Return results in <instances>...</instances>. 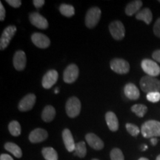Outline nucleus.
Here are the masks:
<instances>
[{
    "label": "nucleus",
    "mask_w": 160,
    "mask_h": 160,
    "mask_svg": "<svg viewBox=\"0 0 160 160\" xmlns=\"http://www.w3.org/2000/svg\"><path fill=\"white\" fill-rule=\"evenodd\" d=\"M59 74L56 70H50L43 76L42 84L44 88L49 89L57 83Z\"/></svg>",
    "instance_id": "nucleus-12"
},
{
    "label": "nucleus",
    "mask_w": 160,
    "mask_h": 160,
    "mask_svg": "<svg viewBox=\"0 0 160 160\" xmlns=\"http://www.w3.org/2000/svg\"><path fill=\"white\" fill-rule=\"evenodd\" d=\"M48 133L42 128H36L29 134V140L32 143H39L47 139Z\"/></svg>",
    "instance_id": "nucleus-15"
},
{
    "label": "nucleus",
    "mask_w": 160,
    "mask_h": 160,
    "mask_svg": "<svg viewBox=\"0 0 160 160\" xmlns=\"http://www.w3.org/2000/svg\"><path fill=\"white\" fill-rule=\"evenodd\" d=\"M5 148L10 153H11L15 157L21 158L22 156V150L17 144L13 142H7L5 145Z\"/></svg>",
    "instance_id": "nucleus-23"
},
{
    "label": "nucleus",
    "mask_w": 160,
    "mask_h": 160,
    "mask_svg": "<svg viewBox=\"0 0 160 160\" xmlns=\"http://www.w3.org/2000/svg\"><path fill=\"white\" fill-rule=\"evenodd\" d=\"M6 2L15 8H18L22 5V1L20 0H6Z\"/></svg>",
    "instance_id": "nucleus-33"
},
{
    "label": "nucleus",
    "mask_w": 160,
    "mask_h": 160,
    "mask_svg": "<svg viewBox=\"0 0 160 160\" xmlns=\"http://www.w3.org/2000/svg\"><path fill=\"white\" fill-rule=\"evenodd\" d=\"M31 40L37 47L42 49L47 48L51 45V40L49 38L41 33H33L31 36Z\"/></svg>",
    "instance_id": "nucleus-13"
},
{
    "label": "nucleus",
    "mask_w": 160,
    "mask_h": 160,
    "mask_svg": "<svg viewBox=\"0 0 160 160\" xmlns=\"http://www.w3.org/2000/svg\"><path fill=\"white\" fill-rule=\"evenodd\" d=\"M146 98L151 102H158L160 100V93L159 92H152V93H147Z\"/></svg>",
    "instance_id": "nucleus-31"
},
{
    "label": "nucleus",
    "mask_w": 160,
    "mask_h": 160,
    "mask_svg": "<svg viewBox=\"0 0 160 160\" xmlns=\"http://www.w3.org/2000/svg\"><path fill=\"white\" fill-rule=\"evenodd\" d=\"M79 68L75 64H71L66 68L63 73V80L65 83H73L79 77Z\"/></svg>",
    "instance_id": "nucleus-9"
},
{
    "label": "nucleus",
    "mask_w": 160,
    "mask_h": 160,
    "mask_svg": "<svg viewBox=\"0 0 160 160\" xmlns=\"http://www.w3.org/2000/svg\"><path fill=\"white\" fill-rule=\"evenodd\" d=\"M56 116V110L52 105H47L44 108L42 112V119L45 122L53 121Z\"/></svg>",
    "instance_id": "nucleus-21"
},
{
    "label": "nucleus",
    "mask_w": 160,
    "mask_h": 160,
    "mask_svg": "<svg viewBox=\"0 0 160 160\" xmlns=\"http://www.w3.org/2000/svg\"><path fill=\"white\" fill-rule=\"evenodd\" d=\"M110 33L116 40H122L125 37V28L122 22L119 20L112 22L109 25Z\"/></svg>",
    "instance_id": "nucleus-8"
},
{
    "label": "nucleus",
    "mask_w": 160,
    "mask_h": 160,
    "mask_svg": "<svg viewBox=\"0 0 160 160\" xmlns=\"http://www.w3.org/2000/svg\"><path fill=\"white\" fill-rule=\"evenodd\" d=\"M111 68L115 73L119 74H126L130 71V65L127 61L123 59L115 58L110 62Z\"/></svg>",
    "instance_id": "nucleus-7"
},
{
    "label": "nucleus",
    "mask_w": 160,
    "mask_h": 160,
    "mask_svg": "<svg viewBox=\"0 0 160 160\" xmlns=\"http://www.w3.org/2000/svg\"><path fill=\"white\" fill-rule=\"evenodd\" d=\"M62 139L67 151L68 152L74 151L76 144L74 142V139H73L71 132L69 129L65 128L62 131Z\"/></svg>",
    "instance_id": "nucleus-17"
},
{
    "label": "nucleus",
    "mask_w": 160,
    "mask_h": 160,
    "mask_svg": "<svg viewBox=\"0 0 160 160\" xmlns=\"http://www.w3.org/2000/svg\"><path fill=\"white\" fill-rule=\"evenodd\" d=\"M59 11L66 17H73L75 13V9L73 6L68 4H62L59 7Z\"/></svg>",
    "instance_id": "nucleus-25"
},
{
    "label": "nucleus",
    "mask_w": 160,
    "mask_h": 160,
    "mask_svg": "<svg viewBox=\"0 0 160 160\" xmlns=\"http://www.w3.org/2000/svg\"><path fill=\"white\" fill-rule=\"evenodd\" d=\"M43 157L45 160H58L57 152L53 148L47 147L44 148L42 151Z\"/></svg>",
    "instance_id": "nucleus-24"
},
{
    "label": "nucleus",
    "mask_w": 160,
    "mask_h": 160,
    "mask_svg": "<svg viewBox=\"0 0 160 160\" xmlns=\"http://www.w3.org/2000/svg\"><path fill=\"white\" fill-rule=\"evenodd\" d=\"M0 160H13V159L8 154L2 153V154L0 156Z\"/></svg>",
    "instance_id": "nucleus-37"
},
{
    "label": "nucleus",
    "mask_w": 160,
    "mask_h": 160,
    "mask_svg": "<svg viewBox=\"0 0 160 160\" xmlns=\"http://www.w3.org/2000/svg\"><path fill=\"white\" fill-rule=\"evenodd\" d=\"M142 6V2L140 0L131 2L125 8V13L129 17L137 14L140 11V8Z\"/></svg>",
    "instance_id": "nucleus-20"
},
{
    "label": "nucleus",
    "mask_w": 160,
    "mask_h": 160,
    "mask_svg": "<svg viewBox=\"0 0 160 160\" xmlns=\"http://www.w3.org/2000/svg\"><path fill=\"white\" fill-rule=\"evenodd\" d=\"M139 85L141 89L147 93L152 92L160 93V80L155 77L145 76L140 80Z\"/></svg>",
    "instance_id": "nucleus-2"
},
{
    "label": "nucleus",
    "mask_w": 160,
    "mask_h": 160,
    "mask_svg": "<svg viewBox=\"0 0 160 160\" xmlns=\"http://www.w3.org/2000/svg\"><path fill=\"white\" fill-rule=\"evenodd\" d=\"M36 100H37V97H36L35 94L29 93L21 99L19 105H18V108L22 112L31 111L35 105Z\"/></svg>",
    "instance_id": "nucleus-10"
},
{
    "label": "nucleus",
    "mask_w": 160,
    "mask_h": 160,
    "mask_svg": "<svg viewBox=\"0 0 160 160\" xmlns=\"http://www.w3.org/2000/svg\"><path fill=\"white\" fill-rule=\"evenodd\" d=\"M158 141H159V140H158L157 138H156V137L151 138V143L153 146H155L156 145H157V144L158 143Z\"/></svg>",
    "instance_id": "nucleus-38"
},
{
    "label": "nucleus",
    "mask_w": 160,
    "mask_h": 160,
    "mask_svg": "<svg viewBox=\"0 0 160 160\" xmlns=\"http://www.w3.org/2000/svg\"><path fill=\"white\" fill-rule=\"evenodd\" d=\"M54 93H59V88H56L55 91H54Z\"/></svg>",
    "instance_id": "nucleus-41"
},
{
    "label": "nucleus",
    "mask_w": 160,
    "mask_h": 160,
    "mask_svg": "<svg viewBox=\"0 0 160 160\" xmlns=\"http://www.w3.org/2000/svg\"><path fill=\"white\" fill-rule=\"evenodd\" d=\"M5 14L6 12L5 8H4L2 3L0 2V20L1 21H4V19L5 18Z\"/></svg>",
    "instance_id": "nucleus-34"
},
{
    "label": "nucleus",
    "mask_w": 160,
    "mask_h": 160,
    "mask_svg": "<svg viewBox=\"0 0 160 160\" xmlns=\"http://www.w3.org/2000/svg\"><path fill=\"white\" fill-rule=\"evenodd\" d=\"M153 32L157 37L160 38V18H159L153 25Z\"/></svg>",
    "instance_id": "nucleus-32"
},
{
    "label": "nucleus",
    "mask_w": 160,
    "mask_h": 160,
    "mask_svg": "<svg viewBox=\"0 0 160 160\" xmlns=\"http://www.w3.org/2000/svg\"><path fill=\"white\" fill-rule=\"evenodd\" d=\"M33 5H34L37 9H39L45 5V1H44V0H33Z\"/></svg>",
    "instance_id": "nucleus-35"
},
{
    "label": "nucleus",
    "mask_w": 160,
    "mask_h": 160,
    "mask_svg": "<svg viewBox=\"0 0 160 160\" xmlns=\"http://www.w3.org/2000/svg\"><path fill=\"white\" fill-rule=\"evenodd\" d=\"M126 130H127L128 132L133 137H137L138 134L139 133L140 130L139 127L137 126L134 124L132 123H127L125 125Z\"/></svg>",
    "instance_id": "nucleus-29"
},
{
    "label": "nucleus",
    "mask_w": 160,
    "mask_h": 160,
    "mask_svg": "<svg viewBox=\"0 0 160 160\" xmlns=\"http://www.w3.org/2000/svg\"><path fill=\"white\" fill-rule=\"evenodd\" d=\"M105 120L108 128L111 131H117L119 129V121L113 112L108 111L105 114Z\"/></svg>",
    "instance_id": "nucleus-19"
},
{
    "label": "nucleus",
    "mask_w": 160,
    "mask_h": 160,
    "mask_svg": "<svg viewBox=\"0 0 160 160\" xmlns=\"http://www.w3.org/2000/svg\"><path fill=\"white\" fill-rule=\"evenodd\" d=\"M8 130L11 134L13 136V137H18V136L21 134V125L16 120H13V121H12L9 123Z\"/></svg>",
    "instance_id": "nucleus-27"
},
{
    "label": "nucleus",
    "mask_w": 160,
    "mask_h": 160,
    "mask_svg": "<svg viewBox=\"0 0 160 160\" xmlns=\"http://www.w3.org/2000/svg\"><path fill=\"white\" fill-rule=\"evenodd\" d=\"M29 19L31 23L37 28L41 30L47 29L48 28V22L43 16L38 12H33L29 15Z\"/></svg>",
    "instance_id": "nucleus-11"
},
{
    "label": "nucleus",
    "mask_w": 160,
    "mask_h": 160,
    "mask_svg": "<svg viewBox=\"0 0 160 160\" xmlns=\"http://www.w3.org/2000/svg\"><path fill=\"white\" fill-rule=\"evenodd\" d=\"M159 2H160V0H159Z\"/></svg>",
    "instance_id": "nucleus-44"
},
{
    "label": "nucleus",
    "mask_w": 160,
    "mask_h": 160,
    "mask_svg": "<svg viewBox=\"0 0 160 160\" xmlns=\"http://www.w3.org/2000/svg\"><path fill=\"white\" fill-rule=\"evenodd\" d=\"M65 111L67 115L71 118H75L79 116L81 111V102L76 97L69 98L65 105Z\"/></svg>",
    "instance_id": "nucleus-4"
},
{
    "label": "nucleus",
    "mask_w": 160,
    "mask_h": 160,
    "mask_svg": "<svg viewBox=\"0 0 160 160\" xmlns=\"http://www.w3.org/2000/svg\"><path fill=\"white\" fill-rule=\"evenodd\" d=\"M124 93L125 97L131 100H137L140 97L138 88L133 83H128L124 88Z\"/></svg>",
    "instance_id": "nucleus-18"
},
{
    "label": "nucleus",
    "mask_w": 160,
    "mask_h": 160,
    "mask_svg": "<svg viewBox=\"0 0 160 160\" xmlns=\"http://www.w3.org/2000/svg\"><path fill=\"white\" fill-rule=\"evenodd\" d=\"M110 157L111 160H125L122 152L119 148H113L112 150Z\"/></svg>",
    "instance_id": "nucleus-30"
},
{
    "label": "nucleus",
    "mask_w": 160,
    "mask_h": 160,
    "mask_svg": "<svg viewBox=\"0 0 160 160\" xmlns=\"http://www.w3.org/2000/svg\"><path fill=\"white\" fill-rule=\"evenodd\" d=\"M156 160H160V155L158 156V157H157V159H156Z\"/></svg>",
    "instance_id": "nucleus-42"
},
{
    "label": "nucleus",
    "mask_w": 160,
    "mask_h": 160,
    "mask_svg": "<svg viewBox=\"0 0 160 160\" xmlns=\"http://www.w3.org/2000/svg\"><path fill=\"white\" fill-rule=\"evenodd\" d=\"M141 67L146 74L150 77H156L160 74L159 65L151 59H143L141 62Z\"/></svg>",
    "instance_id": "nucleus-6"
},
{
    "label": "nucleus",
    "mask_w": 160,
    "mask_h": 160,
    "mask_svg": "<svg viewBox=\"0 0 160 160\" xmlns=\"http://www.w3.org/2000/svg\"><path fill=\"white\" fill-rule=\"evenodd\" d=\"M27 58H26L25 53L23 51H17L15 53L13 58V63L15 69L21 71L25 68Z\"/></svg>",
    "instance_id": "nucleus-14"
},
{
    "label": "nucleus",
    "mask_w": 160,
    "mask_h": 160,
    "mask_svg": "<svg viewBox=\"0 0 160 160\" xmlns=\"http://www.w3.org/2000/svg\"><path fill=\"white\" fill-rule=\"evenodd\" d=\"M74 155L79 158H84L87 154V148L85 142H79L76 144Z\"/></svg>",
    "instance_id": "nucleus-26"
},
{
    "label": "nucleus",
    "mask_w": 160,
    "mask_h": 160,
    "mask_svg": "<svg viewBox=\"0 0 160 160\" xmlns=\"http://www.w3.org/2000/svg\"><path fill=\"white\" fill-rule=\"evenodd\" d=\"M139 160H149L148 159H147V158H145V157H142L140 158V159Z\"/></svg>",
    "instance_id": "nucleus-40"
},
{
    "label": "nucleus",
    "mask_w": 160,
    "mask_h": 160,
    "mask_svg": "<svg viewBox=\"0 0 160 160\" xmlns=\"http://www.w3.org/2000/svg\"><path fill=\"white\" fill-rule=\"evenodd\" d=\"M136 18L139 20L144 21L147 25H149L152 22L153 19V15H152V12L151 10L148 8L141 10L139 13L136 14Z\"/></svg>",
    "instance_id": "nucleus-22"
},
{
    "label": "nucleus",
    "mask_w": 160,
    "mask_h": 160,
    "mask_svg": "<svg viewBox=\"0 0 160 160\" xmlns=\"http://www.w3.org/2000/svg\"><path fill=\"white\" fill-rule=\"evenodd\" d=\"M132 112L135 113L137 117H143L148 111L147 106L143 105V104H137V105H133L131 107Z\"/></svg>",
    "instance_id": "nucleus-28"
},
{
    "label": "nucleus",
    "mask_w": 160,
    "mask_h": 160,
    "mask_svg": "<svg viewBox=\"0 0 160 160\" xmlns=\"http://www.w3.org/2000/svg\"><path fill=\"white\" fill-rule=\"evenodd\" d=\"M152 57L158 62H160V50H157L153 52V54H152Z\"/></svg>",
    "instance_id": "nucleus-36"
},
{
    "label": "nucleus",
    "mask_w": 160,
    "mask_h": 160,
    "mask_svg": "<svg viewBox=\"0 0 160 160\" xmlns=\"http://www.w3.org/2000/svg\"><path fill=\"white\" fill-rule=\"evenodd\" d=\"M17 32V27L14 25H9L6 27L2 32L0 38V50L3 51L7 48L11 39L14 37Z\"/></svg>",
    "instance_id": "nucleus-5"
},
{
    "label": "nucleus",
    "mask_w": 160,
    "mask_h": 160,
    "mask_svg": "<svg viewBox=\"0 0 160 160\" xmlns=\"http://www.w3.org/2000/svg\"><path fill=\"white\" fill-rule=\"evenodd\" d=\"M85 139L88 144L92 148L97 150H102L104 148V142L100 138L93 133H89L85 136Z\"/></svg>",
    "instance_id": "nucleus-16"
},
{
    "label": "nucleus",
    "mask_w": 160,
    "mask_h": 160,
    "mask_svg": "<svg viewBox=\"0 0 160 160\" xmlns=\"http://www.w3.org/2000/svg\"><path fill=\"white\" fill-rule=\"evenodd\" d=\"M147 149H148V146L146 145H142L141 146V150L142 151H145V150H147Z\"/></svg>",
    "instance_id": "nucleus-39"
},
{
    "label": "nucleus",
    "mask_w": 160,
    "mask_h": 160,
    "mask_svg": "<svg viewBox=\"0 0 160 160\" xmlns=\"http://www.w3.org/2000/svg\"><path fill=\"white\" fill-rule=\"evenodd\" d=\"M92 160H99V159H92Z\"/></svg>",
    "instance_id": "nucleus-43"
},
{
    "label": "nucleus",
    "mask_w": 160,
    "mask_h": 160,
    "mask_svg": "<svg viewBox=\"0 0 160 160\" xmlns=\"http://www.w3.org/2000/svg\"><path fill=\"white\" fill-rule=\"evenodd\" d=\"M141 133L145 138L160 137V122L148 120L142 125Z\"/></svg>",
    "instance_id": "nucleus-1"
},
{
    "label": "nucleus",
    "mask_w": 160,
    "mask_h": 160,
    "mask_svg": "<svg viewBox=\"0 0 160 160\" xmlns=\"http://www.w3.org/2000/svg\"><path fill=\"white\" fill-rule=\"evenodd\" d=\"M102 12L99 8L93 7L87 11L85 15V25L90 29L95 28L99 23Z\"/></svg>",
    "instance_id": "nucleus-3"
}]
</instances>
